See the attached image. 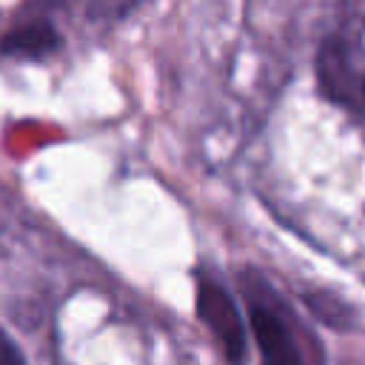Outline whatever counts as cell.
Instances as JSON below:
<instances>
[{"label":"cell","mask_w":365,"mask_h":365,"mask_svg":"<svg viewBox=\"0 0 365 365\" xmlns=\"http://www.w3.org/2000/svg\"><path fill=\"white\" fill-rule=\"evenodd\" d=\"M362 97H365V83H362Z\"/></svg>","instance_id":"obj_6"},{"label":"cell","mask_w":365,"mask_h":365,"mask_svg":"<svg viewBox=\"0 0 365 365\" xmlns=\"http://www.w3.org/2000/svg\"><path fill=\"white\" fill-rule=\"evenodd\" d=\"M240 288L262 365H322V351L314 334L297 319L291 305L268 279L257 271H245L240 277Z\"/></svg>","instance_id":"obj_1"},{"label":"cell","mask_w":365,"mask_h":365,"mask_svg":"<svg viewBox=\"0 0 365 365\" xmlns=\"http://www.w3.org/2000/svg\"><path fill=\"white\" fill-rule=\"evenodd\" d=\"M60 31L48 20H29L0 37V54L14 60H43L60 48Z\"/></svg>","instance_id":"obj_4"},{"label":"cell","mask_w":365,"mask_h":365,"mask_svg":"<svg viewBox=\"0 0 365 365\" xmlns=\"http://www.w3.org/2000/svg\"><path fill=\"white\" fill-rule=\"evenodd\" d=\"M317 77L334 103H354V88H356V74H354V57H351V43L342 34L325 37L319 57H317Z\"/></svg>","instance_id":"obj_3"},{"label":"cell","mask_w":365,"mask_h":365,"mask_svg":"<svg viewBox=\"0 0 365 365\" xmlns=\"http://www.w3.org/2000/svg\"><path fill=\"white\" fill-rule=\"evenodd\" d=\"M197 314L205 322V328L214 334L222 356L231 365H242L248 356V342L240 311L228 297V291L205 274H197Z\"/></svg>","instance_id":"obj_2"},{"label":"cell","mask_w":365,"mask_h":365,"mask_svg":"<svg viewBox=\"0 0 365 365\" xmlns=\"http://www.w3.org/2000/svg\"><path fill=\"white\" fill-rule=\"evenodd\" d=\"M0 365H26L23 362V356L17 354V348H14V342L0 331Z\"/></svg>","instance_id":"obj_5"}]
</instances>
